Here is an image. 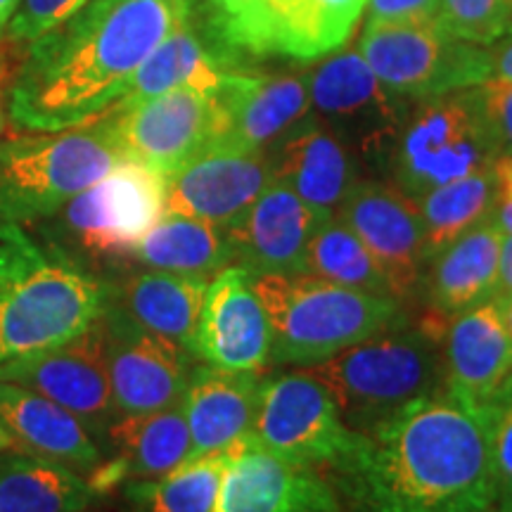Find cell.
<instances>
[{
  "label": "cell",
  "instance_id": "24",
  "mask_svg": "<svg viewBox=\"0 0 512 512\" xmlns=\"http://www.w3.org/2000/svg\"><path fill=\"white\" fill-rule=\"evenodd\" d=\"M105 439L114 456L88 475L98 496L119 484L169 475L190 458V430L181 403L164 411L119 415Z\"/></svg>",
  "mask_w": 512,
  "mask_h": 512
},
{
  "label": "cell",
  "instance_id": "43",
  "mask_svg": "<svg viewBox=\"0 0 512 512\" xmlns=\"http://www.w3.org/2000/svg\"><path fill=\"white\" fill-rule=\"evenodd\" d=\"M489 221L494 223L503 235H512V197H498Z\"/></svg>",
  "mask_w": 512,
  "mask_h": 512
},
{
  "label": "cell",
  "instance_id": "14",
  "mask_svg": "<svg viewBox=\"0 0 512 512\" xmlns=\"http://www.w3.org/2000/svg\"><path fill=\"white\" fill-rule=\"evenodd\" d=\"M100 323L105 332L112 399L119 415L164 411L181 403L195 356L140 328L110 297Z\"/></svg>",
  "mask_w": 512,
  "mask_h": 512
},
{
  "label": "cell",
  "instance_id": "44",
  "mask_svg": "<svg viewBox=\"0 0 512 512\" xmlns=\"http://www.w3.org/2000/svg\"><path fill=\"white\" fill-rule=\"evenodd\" d=\"M494 171H496L498 192H501V197H512V157L496 159Z\"/></svg>",
  "mask_w": 512,
  "mask_h": 512
},
{
  "label": "cell",
  "instance_id": "13",
  "mask_svg": "<svg viewBox=\"0 0 512 512\" xmlns=\"http://www.w3.org/2000/svg\"><path fill=\"white\" fill-rule=\"evenodd\" d=\"M0 382L19 384L60 403L93 434H105L119 418L107 373L105 332L100 318L67 342L3 363Z\"/></svg>",
  "mask_w": 512,
  "mask_h": 512
},
{
  "label": "cell",
  "instance_id": "52",
  "mask_svg": "<svg viewBox=\"0 0 512 512\" xmlns=\"http://www.w3.org/2000/svg\"><path fill=\"white\" fill-rule=\"evenodd\" d=\"M510 387H512V380H510Z\"/></svg>",
  "mask_w": 512,
  "mask_h": 512
},
{
  "label": "cell",
  "instance_id": "32",
  "mask_svg": "<svg viewBox=\"0 0 512 512\" xmlns=\"http://www.w3.org/2000/svg\"><path fill=\"white\" fill-rule=\"evenodd\" d=\"M498 197L501 192H498L494 166L460 181L439 185L418 197L415 202H418L422 226H425L427 259L456 242L467 230L489 221Z\"/></svg>",
  "mask_w": 512,
  "mask_h": 512
},
{
  "label": "cell",
  "instance_id": "35",
  "mask_svg": "<svg viewBox=\"0 0 512 512\" xmlns=\"http://www.w3.org/2000/svg\"><path fill=\"white\" fill-rule=\"evenodd\" d=\"M446 34L489 48L512 31V0H437V17Z\"/></svg>",
  "mask_w": 512,
  "mask_h": 512
},
{
  "label": "cell",
  "instance_id": "31",
  "mask_svg": "<svg viewBox=\"0 0 512 512\" xmlns=\"http://www.w3.org/2000/svg\"><path fill=\"white\" fill-rule=\"evenodd\" d=\"M268 5L275 53L311 62L344 46L366 0H268Z\"/></svg>",
  "mask_w": 512,
  "mask_h": 512
},
{
  "label": "cell",
  "instance_id": "51",
  "mask_svg": "<svg viewBox=\"0 0 512 512\" xmlns=\"http://www.w3.org/2000/svg\"><path fill=\"white\" fill-rule=\"evenodd\" d=\"M81 512H91V510H81Z\"/></svg>",
  "mask_w": 512,
  "mask_h": 512
},
{
  "label": "cell",
  "instance_id": "27",
  "mask_svg": "<svg viewBox=\"0 0 512 512\" xmlns=\"http://www.w3.org/2000/svg\"><path fill=\"white\" fill-rule=\"evenodd\" d=\"M230 72H238L230 48L223 41L209 43L188 19L152 50L110 110H121L176 88L214 95Z\"/></svg>",
  "mask_w": 512,
  "mask_h": 512
},
{
  "label": "cell",
  "instance_id": "12",
  "mask_svg": "<svg viewBox=\"0 0 512 512\" xmlns=\"http://www.w3.org/2000/svg\"><path fill=\"white\" fill-rule=\"evenodd\" d=\"M98 119L110 128L121 155L164 178L216 136L214 95L192 88H176L121 110H107Z\"/></svg>",
  "mask_w": 512,
  "mask_h": 512
},
{
  "label": "cell",
  "instance_id": "21",
  "mask_svg": "<svg viewBox=\"0 0 512 512\" xmlns=\"http://www.w3.org/2000/svg\"><path fill=\"white\" fill-rule=\"evenodd\" d=\"M214 102L216 136L211 143L259 152H266L311 112L309 83L290 74L230 72L214 93Z\"/></svg>",
  "mask_w": 512,
  "mask_h": 512
},
{
  "label": "cell",
  "instance_id": "34",
  "mask_svg": "<svg viewBox=\"0 0 512 512\" xmlns=\"http://www.w3.org/2000/svg\"><path fill=\"white\" fill-rule=\"evenodd\" d=\"M304 273L361 292L392 297V290H389L387 278H384L375 256L370 254V249L363 245L354 230L337 216L320 223L316 233L311 235L309 247H306Z\"/></svg>",
  "mask_w": 512,
  "mask_h": 512
},
{
  "label": "cell",
  "instance_id": "10",
  "mask_svg": "<svg viewBox=\"0 0 512 512\" xmlns=\"http://www.w3.org/2000/svg\"><path fill=\"white\" fill-rule=\"evenodd\" d=\"M306 83L313 117L342 140L356 162L387 166L408 105L377 81L358 48L320 62Z\"/></svg>",
  "mask_w": 512,
  "mask_h": 512
},
{
  "label": "cell",
  "instance_id": "38",
  "mask_svg": "<svg viewBox=\"0 0 512 512\" xmlns=\"http://www.w3.org/2000/svg\"><path fill=\"white\" fill-rule=\"evenodd\" d=\"M472 93L496 157H512V81L489 79L472 88Z\"/></svg>",
  "mask_w": 512,
  "mask_h": 512
},
{
  "label": "cell",
  "instance_id": "1",
  "mask_svg": "<svg viewBox=\"0 0 512 512\" xmlns=\"http://www.w3.org/2000/svg\"><path fill=\"white\" fill-rule=\"evenodd\" d=\"M337 489L366 512H489L496 505L484 422L446 392L420 396L356 432Z\"/></svg>",
  "mask_w": 512,
  "mask_h": 512
},
{
  "label": "cell",
  "instance_id": "3",
  "mask_svg": "<svg viewBox=\"0 0 512 512\" xmlns=\"http://www.w3.org/2000/svg\"><path fill=\"white\" fill-rule=\"evenodd\" d=\"M107 285L22 223L0 219V366L91 328Z\"/></svg>",
  "mask_w": 512,
  "mask_h": 512
},
{
  "label": "cell",
  "instance_id": "18",
  "mask_svg": "<svg viewBox=\"0 0 512 512\" xmlns=\"http://www.w3.org/2000/svg\"><path fill=\"white\" fill-rule=\"evenodd\" d=\"M216 512H344L337 486L318 467L242 441L228 460Z\"/></svg>",
  "mask_w": 512,
  "mask_h": 512
},
{
  "label": "cell",
  "instance_id": "53",
  "mask_svg": "<svg viewBox=\"0 0 512 512\" xmlns=\"http://www.w3.org/2000/svg\"><path fill=\"white\" fill-rule=\"evenodd\" d=\"M0 67H3V64H0Z\"/></svg>",
  "mask_w": 512,
  "mask_h": 512
},
{
  "label": "cell",
  "instance_id": "7",
  "mask_svg": "<svg viewBox=\"0 0 512 512\" xmlns=\"http://www.w3.org/2000/svg\"><path fill=\"white\" fill-rule=\"evenodd\" d=\"M162 214L164 176L126 159L34 226L38 238L83 266V261L131 259Z\"/></svg>",
  "mask_w": 512,
  "mask_h": 512
},
{
  "label": "cell",
  "instance_id": "48",
  "mask_svg": "<svg viewBox=\"0 0 512 512\" xmlns=\"http://www.w3.org/2000/svg\"><path fill=\"white\" fill-rule=\"evenodd\" d=\"M0 128H3V79H0Z\"/></svg>",
  "mask_w": 512,
  "mask_h": 512
},
{
  "label": "cell",
  "instance_id": "37",
  "mask_svg": "<svg viewBox=\"0 0 512 512\" xmlns=\"http://www.w3.org/2000/svg\"><path fill=\"white\" fill-rule=\"evenodd\" d=\"M489 434L491 467H494L496 482V508H512V387L503 389V394L477 413Z\"/></svg>",
  "mask_w": 512,
  "mask_h": 512
},
{
  "label": "cell",
  "instance_id": "22",
  "mask_svg": "<svg viewBox=\"0 0 512 512\" xmlns=\"http://www.w3.org/2000/svg\"><path fill=\"white\" fill-rule=\"evenodd\" d=\"M268 162L273 181L297 192L325 221L337 216L358 183L354 155L311 112L275 140Z\"/></svg>",
  "mask_w": 512,
  "mask_h": 512
},
{
  "label": "cell",
  "instance_id": "41",
  "mask_svg": "<svg viewBox=\"0 0 512 512\" xmlns=\"http://www.w3.org/2000/svg\"><path fill=\"white\" fill-rule=\"evenodd\" d=\"M486 50L491 60V79L512 81V31Z\"/></svg>",
  "mask_w": 512,
  "mask_h": 512
},
{
  "label": "cell",
  "instance_id": "26",
  "mask_svg": "<svg viewBox=\"0 0 512 512\" xmlns=\"http://www.w3.org/2000/svg\"><path fill=\"white\" fill-rule=\"evenodd\" d=\"M501 245V230L484 221L432 256L420 287L427 294L432 316L448 323L458 313L494 297Z\"/></svg>",
  "mask_w": 512,
  "mask_h": 512
},
{
  "label": "cell",
  "instance_id": "25",
  "mask_svg": "<svg viewBox=\"0 0 512 512\" xmlns=\"http://www.w3.org/2000/svg\"><path fill=\"white\" fill-rule=\"evenodd\" d=\"M0 425L24 451L91 472L102 460L93 432L60 403L12 382H0Z\"/></svg>",
  "mask_w": 512,
  "mask_h": 512
},
{
  "label": "cell",
  "instance_id": "29",
  "mask_svg": "<svg viewBox=\"0 0 512 512\" xmlns=\"http://www.w3.org/2000/svg\"><path fill=\"white\" fill-rule=\"evenodd\" d=\"M95 498L74 467L29 451H0V512H81Z\"/></svg>",
  "mask_w": 512,
  "mask_h": 512
},
{
  "label": "cell",
  "instance_id": "42",
  "mask_svg": "<svg viewBox=\"0 0 512 512\" xmlns=\"http://www.w3.org/2000/svg\"><path fill=\"white\" fill-rule=\"evenodd\" d=\"M498 292H512V235H503L501 259H498Z\"/></svg>",
  "mask_w": 512,
  "mask_h": 512
},
{
  "label": "cell",
  "instance_id": "17",
  "mask_svg": "<svg viewBox=\"0 0 512 512\" xmlns=\"http://www.w3.org/2000/svg\"><path fill=\"white\" fill-rule=\"evenodd\" d=\"M271 181L266 152L209 143L164 178V211L228 228Z\"/></svg>",
  "mask_w": 512,
  "mask_h": 512
},
{
  "label": "cell",
  "instance_id": "15",
  "mask_svg": "<svg viewBox=\"0 0 512 512\" xmlns=\"http://www.w3.org/2000/svg\"><path fill=\"white\" fill-rule=\"evenodd\" d=\"M370 249L387 278L392 297L403 304L420 292L427 268L425 226L418 202L396 185L358 181L337 211Z\"/></svg>",
  "mask_w": 512,
  "mask_h": 512
},
{
  "label": "cell",
  "instance_id": "16",
  "mask_svg": "<svg viewBox=\"0 0 512 512\" xmlns=\"http://www.w3.org/2000/svg\"><path fill=\"white\" fill-rule=\"evenodd\" d=\"M195 358L226 373H261L271 363V323L245 266L230 264L209 280Z\"/></svg>",
  "mask_w": 512,
  "mask_h": 512
},
{
  "label": "cell",
  "instance_id": "2",
  "mask_svg": "<svg viewBox=\"0 0 512 512\" xmlns=\"http://www.w3.org/2000/svg\"><path fill=\"white\" fill-rule=\"evenodd\" d=\"M192 19L171 0H91L29 43L8 114L24 131L91 124L117 102L159 43Z\"/></svg>",
  "mask_w": 512,
  "mask_h": 512
},
{
  "label": "cell",
  "instance_id": "23",
  "mask_svg": "<svg viewBox=\"0 0 512 512\" xmlns=\"http://www.w3.org/2000/svg\"><path fill=\"white\" fill-rule=\"evenodd\" d=\"M264 380L261 373H226L207 363L192 366L181 399L190 430L188 463L249 439Z\"/></svg>",
  "mask_w": 512,
  "mask_h": 512
},
{
  "label": "cell",
  "instance_id": "9",
  "mask_svg": "<svg viewBox=\"0 0 512 512\" xmlns=\"http://www.w3.org/2000/svg\"><path fill=\"white\" fill-rule=\"evenodd\" d=\"M358 53L384 88L406 100H427L491 79L489 50L446 34L434 19L366 24Z\"/></svg>",
  "mask_w": 512,
  "mask_h": 512
},
{
  "label": "cell",
  "instance_id": "30",
  "mask_svg": "<svg viewBox=\"0 0 512 512\" xmlns=\"http://www.w3.org/2000/svg\"><path fill=\"white\" fill-rule=\"evenodd\" d=\"M133 261L155 271L211 278L235 264L226 228L164 211L131 254Z\"/></svg>",
  "mask_w": 512,
  "mask_h": 512
},
{
  "label": "cell",
  "instance_id": "11",
  "mask_svg": "<svg viewBox=\"0 0 512 512\" xmlns=\"http://www.w3.org/2000/svg\"><path fill=\"white\" fill-rule=\"evenodd\" d=\"M335 399L309 370L266 377L249 441L302 465L332 467L354 444Z\"/></svg>",
  "mask_w": 512,
  "mask_h": 512
},
{
  "label": "cell",
  "instance_id": "36",
  "mask_svg": "<svg viewBox=\"0 0 512 512\" xmlns=\"http://www.w3.org/2000/svg\"><path fill=\"white\" fill-rule=\"evenodd\" d=\"M214 31L226 46L252 55L275 53L268 0H209Z\"/></svg>",
  "mask_w": 512,
  "mask_h": 512
},
{
  "label": "cell",
  "instance_id": "33",
  "mask_svg": "<svg viewBox=\"0 0 512 512\" xmlns=\"http://www.w3.org/2000/svg\"><path fill=\"white\" fill-rule=\"evenodd\" d=\"M235 448L190 460L169 475L126 482L128 508L133 512H216L223 472Z\"/></svg>",
  "mask_w": 512,
  "mask_h": 512
},
{
  "label": "cell",
  "instance_id": "6",
  "mask_svg": "<svg viewBox=\"0 0 512 512\" xmlns=\"http://www.w3.org/2000/svg\"><path fill=\"white\" fill-rule=\"evenodd\" d=\"M121 162L126 157L102 119L0 140V219L22 226L50 219Z\"/></svg>",
  "mask_w": 512,
  "mask_h": 512
},
{
  "label": "cell",
  "instance_id": "8",
  "mask_svg": "<svg viewBox=\"0 0 512 512\" xmlns=\"http://www.w3.org/2000/svg\"><path fill=\"white\" fill-rule=\"evenodd\" d=\"M472 88L422 100L403 121L387 169L413 200L496 164Z\"/></svg>",
  "mask_w": 512,
  "mask_h": 512
},
{
  "label": "cell",
  "instance_id": "49",
  "mask_svg": "<svg viewBox=\"0 0 512 512\" xmlns=\"http://www.w3.org/2000/svg\"><path fill=\"white\" fill-rule=\"evenodd\" d=\"M171 3H178V5H192V0H171Z\"/></svg>",
  "mask_w": 512,
  "mask_h": 512
},
{
  "label": "cell",
  "instance_id": "46",
  "mask_svg": "<svg viewBox=\"0 0 512 512\" xmlns=\"http://www.w3.org/2000/svg\"><path fill=\"white\" fill-rule=\"evenodd\" d=\"M19 0H0V38H3L5 31H8V24L12 15H15Z\"/></svg>",
  "mask_w": 512,
  "mask_h": 512
},
{
  "label": "cell",
  "instance_id": "39",
  "mask_svg": "<svg viewBox=\"0 0 512 512\" xmlns=\"http://www.w3.org/2000/svg\"><path fill=\"white\" fill-rule=\"evenodd\" d=\"M88 3L91 0H19L5 34H8L10 41L27 43L29 46L31 41L48 34L50 29L76 15Z\"/></svg>",
  "mask_w": 512,
  "mask_h": 512
},
{
  "label": "cell",
  "instance_id": "47",
  "mask_svg": "<svg viewBox=\"0 0 512 512\" xmlns=\"http://www.w3.org/2000/svg\"><path fill=\"white\" fill-rule=\"evenodd\" d=\"M15 446H17L15 437H12V434L5 430L3 425H0V451H8V448H15Z\"/></svg>",
  "mask_w": 512,
  "mask_h": 512
},
{
  "label": "cell",
  "instance_id": "5",
  "mask_svg": "<svg viewBox=\"0 0 512 512\" xmlns=\"http://www.w3.org/2000/svg\"><path fill=\"white\" fill-rule=\"evenodd\" d=\"M256 294L271 323V363L318 366L363 339L406 323L403 304L316 275H259Z\"/></svg>",
  "mask_w": 512,
  "mask_h": 512
},
{
  "label": "cell",
  "instance_id": "45",
  "mask_svg": "<svg viewBox=\"0 0 512 512\" xmlns=\"http://www.w3.org/2000/svg\"><path fill=\"white\" fill-rule=\"evenodd\" d=\"M491 302H494L498 316H501L505 330H508V335L512 337V292H498L491 297Z\"/></svg>",
  "mask_w": 512,
  "mask_h": 512
},
{
  "label": "cell",
  "instance_id": "40",
  "mask_svg": "<svg viewBox=\"0 0 512 512\" xmlns=\"http://www.w3.org/2000/svg\"><path fill=\"white\" fill-rule=\"evenodd\" d=\"M368 24L425 22L437 17V0H366Z\"/></svg>",
  "mask_w": 512,
  "mask_h": 512
},
{
  "label": "cell",
  "instance_id": "20",
  "mask_svg": "<svg viewBox=\"0 0 512 512\" xmlns=\"http://www.w3.org/2000/svg\"><path fill=\"white\" fill-rule=\"evenodd\" d=\"M325 219L285 183L271 181L226 235L235 264L259 275L304 273L306 247Z\"/></svg>",
  "mask_w": 512,
  "mask_h": 512
},
{
  "label": "cell",
  "instance_id": "19",
  "mask_svg": "<svg viewBox=\"0 0 512 512\" xmlns=\"http://www.w3.org/2000/svg\"><path fill=\"white\" fill-rule=\"evenodd\" d=\"M441 358L444 392L467 411L477 415L503 394L512 380V337L491 299L448 320Z\"/></svg>",
  "mask_w": 512,
  "mask_h": 512
},
{
  "label": "cell",
  "instance_id": "50",
  "mask_svg": "<svg viewBox=\"0 0 512 512\" xmlns=\"http://www.w3.org/2000/svg\"><path fill=\"white\" fill-rule=\"evenodd\" d=\"M501 512H512V508L510 510H501Z\"/></svg>",
  "mask_w": 512,
  "mask_h": 512
},
{
  "label": "cell",
  "instance_id": "4",
  "mask_svg": "<svg viewBox=\"0 0 512 512\" xmlns=\"http://www.w3.org/2000/svg\"><path fill=\"white\" fill-rule=\"evenodd\" d=\"M446 320L427 313L418 325H396L309 368L328 389L344 425L370 432L420 396L444 392Z\"/></svg>",
  "mask_w": 512,
  "mask_h": 512
},
{
  "label": "cell",
  "instance_id": "28",
  "mask_svg": "<svg viewBox=\"0 0 512 512\" xmlns=\"http://www.w3.org/2000/svg\"><path fill=\"white\" fill-rule=\"evenodd\" d=\"M209 278L169 271L128 273L119 285H107V297L140 328L169 339L195 356V332Z\"/></svg>",
  "mask_w": 512,
  "mask_h": 512
}]
</instances>
